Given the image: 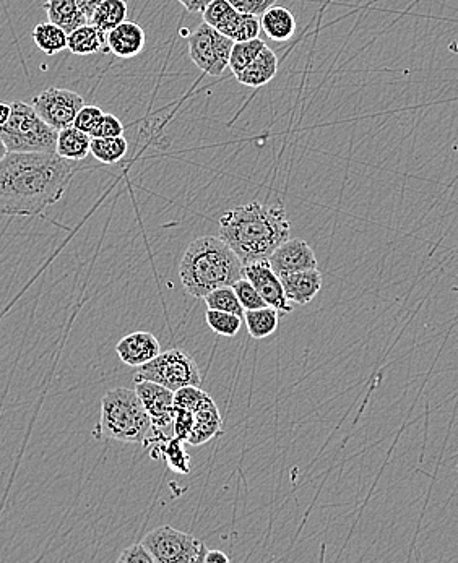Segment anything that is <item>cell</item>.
Returning a JSON list of instances; mask_svg holds the SVG:
<instances>
[{"label":"cell","instance_id":"37","mask_svg":"<svg viewBox=\"0 0 458 563\" xmlns=\"http://www.w3.org/2000/svg\"><path fill=\"white\" fill-rule=\"evenodd\" d=\"M124 135V124H122L119 117L114 114H104L101 119L100 125L96 127L95 132L91 135L93 137H121Z\"/></svg>","mask_w":458,"mask_h":563},{"label":"cell","instance_id":"21","mask_svg":"<svg viewBox=\"0 0 458 563\" xmlns=\"http://www.w3.org/2000/svg\"><path fill=\"white\" fill-rule=\"evenodd\" d=\"M106 36L108 35L98 30L95 25L87 23L69 33L67 49L75 56H91L96 52H109Z\"/></svg>","mask_w":458,"mask_h":563},{"label":"cell","instance_id":"1","mask_svg":"<svg viewBox=\"0 0 458 563\" xmlns=\"http://www.w3.org/2000/svg\"><path fill=\"white\" fill-rule=\"evenodd\" d=\"M77 169V161L64 160L56 151H9L0 161V215H41L64 197Z\"/></svg>","mask_w":458,"mask_h":563},{"label":"cell","instance_id":"29","mask_svg":"<svg viewBox=\"0 0 458 563\" xmlns=\"http://www.w3.org/2000/svg\"><path fill=\"white\" fill-rule=\"evenodd\" d=\"M205 320H207L208 327L212 328L213 333L226 336V338H233L241 330L242 317L229 314V312L208 309L207 314H205Z\"/></svg>","mask_w":458,"mask_h":563},{"label":"cell","instance_id":"27","mask_svg":"<svg viewBox=\"0 0 458 563\" xmlns=\"http://www.w3.org/2000/svg\"><path fill=\"white\" fill-rule=\"evenodd\" d=\"M264 46L265 43L260 38L234 43L231 56H229V70L233 72L234 77L254 61L257 54L264 49Z\"/></svg>","mask_w":458,"mask_h":563},{"label":"cell","instance_id":"9","mask_svg":"<svg viewBox=\"0 0 458 563\" xmlns=\"http://www.w3.org/2000/svg\"><path fill=\"white\" fill-rule=\"evenodd\" d=\"M31 106L38 112L39 117L52 129H65L74 125L78 111L85 106V99L75 91L64 90V88H49L39 93Z\"/></svg>","mask_w":458,"mask_h":563},{"label":"cell","instance_id":"20","mask_svg":"<svg viewBox=\"0 0 458 563\" xmlns=\"http://www.w3.org/2000/svg\"><path fill=\"white\" fill-rule=\"evenodd\" d=\"M91 135L77 129L75 125L59 130L57 134L56 153L69 161L85 160L90 155Z\"/></svg>","mask_w":458,"mask_h":563},{"label":"cell","instance_id":"8","mask_svg":"<svg viewBox=\"0 0 458 563\" xmlns=\"http://www.w3.org/2000/svg\"><path fill=\"white\" fill-rule=\"evenodd\" d=\"M189 57L204 74L220 77L229 67L234 41L213 26L200 23L187 41Z\"/></svg>","mask_w":458,"mask_h":563},{"label":"cell","instance_id":"42","mask_svg":"<svg viewBox=\"0 0 458 563\" xmlns=\"http://www.w3.org/2000/svg\"><path fill=\"white\" fill-rule=\"evenodd\" d=\"M10 114H12V104L0 103V125L9 121Z\"/></svg>","mask_w":458,"mask_h":563},{"label":"cell","instance_id":"31","mask_svg":"<svg viewBox=\"0 0 458 563\" xmlns=\"http://www.w3.org/2000/svg\"><path fill=\"white\" fill-rule=\"evenodd\" d=\"M184 443L178 437L169 440L163 450V460L166 461L169 469H173L174 473L189 474L191 473V456L187 455Z\"/></svg>","mask_w":458,"mask_h":563},{"label":"cell","instance_id":"39","mask_svg":"<svg viewBox=\"0 0 458 563\" xmlns=\"http://www.w3.org/2000/svg\"><path fill=\"white\" fill-rule=\"evenodd\" d=\"M178 2L184 5L187 12L204 13V10L212 4L213 0H178Z\"/></svg>","mask_w":458,"mask_h":563},{"label":"cell","instance_id":"13","mask_svg":"<svg viewBox=\"0 0 458 563\" xmlns=\"http://www.w3.org/2000/svg\"><path fill=\"white\" fill-rule=\"evenodd\" d=\"M145 43H147V36H145L142 26L139 23L129 22V20L116 26L106 36L108 51L121 59H132V57L139 56L145 48Z\"/></svg>","mask_w":458,"mask_h":563},{"label":"cell","instance_id":"30","mask_svg":"<svg viewBox=\"0 0 458 563\" xmlns=\"http://www.w3.org/2000/svg\"><path fill=\"white\" fill-rule=\"evenodd\" d=\"M236 13H238V10L234 9L228 0H213L212 4L208 5L202 13V17H204V22L207 25L213 26L215 30L223 33L228 28L229 23L233 22Z\"/></svg>","mask_w":458,"mask_h":563},{"label":"cell","instance_id":"28","mask_svg":"<svg viewBox=\"0 0 458 563\" xmlns=\"http://www.w3.org/2000/svg\"><path fill=\"white\" fill-rule=\"evenodd\" d=\"M204 301L208 309L229 312V314L239 315V317H244V312H246V310L242 309L241 302H239L238 296L234 293L233 286L215 289V291L208 293L204 297Z\"/></svg>","mask_w":458,"mask_h":563},{"label":"cell","instance_id":"12","mask_svg":"<svg viewBox=\"0 0 458 563\" xmlns=\"http://www.w3.org/2000/svg\"><path fill=\"white\" fill-rule=\"evenodd\" d=\"M116 353L126 366L137 369L161 353L160 341L150 331H134L117 343Z\"/></svg>","mask_w":458,"mask_h":563},{"label":"cell","instance_id":"34","mask_svg":"<svg viewBox=\"0 0 458 563\" xmlns=\"http://www.w3.org/2000/svg\"><path fill=\"white\" fill-rule=\"evenodd\" d=\"M104 112L101 111L98 106H83L80 111H78L77 117H75L74 125L77 129L82 130L85 134L93 135L96 127L100 125L101 119H103Z\"/></svg>","mask_w":458,"mask_h":563},{"label":"cell","instance_id":"16","mask_svg":"<svg viewBox=\"0 0 458 563\" xmlns=\"http://www.w3.org/2000/svg\"><path fill=\"white\" fill-rule=\"evenodd\" d=\"M277 74V54L265 44L264 49L257 54L254 61L236 75V80L241 85L249 86V88H260V86L272 82L273 78L277 77Z\"/></svg>","mask_w":458,"mask_h":563},{"label":"cell","instance_id":"32","mask_svg":"<svg viewBox=\"0 0 458 563\" xmlns=\"http://www.w3.org/2000/svg\"><path fill=\"white\" fill-rule=\"evenodd\" d=\"M233 289L236 296H238L239 302H241L242 309L255 310L267 306L264 297L260 296L254 284L247 280V278H244V276L233 284Z\"/></svg>","mask_w":458,"mask_h":563},{"label":"cell","instance_id":"23","mask_svg":"<svg viewBox=\"0 0 458 563\" xmlns=\"http://www.w3.org/2000/svg\"><path fill=\"white\" fill-rule=\"evenodd\" d=\"M127 12L126 0H104L91 15L90 23L108 35L109 31L126 22Z\"/></svg>","mask_w":458,"mask_h":563},{"label":"cell","instance_id":"3","mask_svg":"<svg viewBox=\"0 0 458 563\" xmlns=\"http://www.w3.org/2000/svg\"><path fill=\"white\" fill-rule=\"evenodd\" d=\"M244 276V265L220 236H204L189 244L179 278L187 293L204 299L215 289L233 286Z\"/></svg>","mask_w":458,"mask_h":563},{"label":"cell","instance_id":"15","mask_svg":"<svg viewBox=\"0 0 458 563\" xmlns=\"http://www.w3.org/2000/svg\"><path fill=\"white\" fill-rule=\"evenodd\" d=\"M194 417V429L187 439V443H191L192 447L205 445V443L223 434L221 414L212 396H208L207 400L195 409Z\"/></svg>","mask_w":458,"mask_h":563},{"label":"cell","instance_id":"40","mask_svg":"<svg viewBox=\"0 0 458 563\" xmlns=\"http://www.w3.org/2000/svg\"><path fill=\"white\" fill-rule=\"evenodd\" d=\"M104 2V0H77V4L80 5V9L83 10V13L87 15L88 20H90L91 15L95 13V10L98 9V5Z\"/></svg>","mask_w":458,"mask_h":563},{"label":"cell","instance_id":"26","mask_svg":"<svg viewBox=\"0 0 458 563\" xmlns=\"http://www.w3.org/2000/svg\"><path fill=\"white\" fill-rule=\"evenodd\" d=\"M260 31H262V26H260L259 17L238 12L233 18V22L229 23L228 28L223 31V35L233 39L234 43H241V41L259 38Z\"/></svg>","mask_w":458,"mask_h":563},{"label":"cell","instance_id":"4","mask_svg":"<svg viewBox=\"0 0 458 563\" xmlns=\"http://www.w3.org/2000/svg\"><path fill=\"white\" fill-rule=\"evenodd\" d=\"M152 417L135 390L116 388L101 400V417L96 437L122 443H142Z\"/></svg>","mask_w":458,"mask_h":563},{"label":"cell","instance_id":"43","mask_svg":"<svg viewBox=\"0 0 458 563\" xmlns=\"http://www.w3.org/2000/svg\"><path fill=\"white\" fill-rule=\"evenodd\" d=\"M9 155V150L5 147L4 140L0 138V161L4 160L5 156Z\"/></svg>","mask_w":458,"mask_h":563},{"label":"cell","instance_id":"5","mask_svg":"<svg viewBox=\"0 0 458 563\" xmlns=\"http://www.w3.org/2000/svg\"><path fill=\"white\" fill-rule=\"evenodd\" d=\"M57 134L33 106L23 101H13L9 121L0 125V138L10 153H52L56 151Z\"/></svg>","mask_w":458,"mask_h":563},{"label":"cell","instance_id":"36","mask_svg":"<svg viewBox=\"0 0 458 563\" xmlns=\"http://www.w3.org/2000/svg\"><path fill=\"white\" fill-rule=\"evenodd\" d=\"M229 4L233 5L234 9L247 15H255V17H262L270 7L277 5L278 0H228Z\"/></svg>","mask_w":458,"mask_h":563},{"label":"cell","instance_id":"18","mask_svg":"<svg viewBox=\"0 0 458 563\" xmlns=\"http://www.w3.org/2000/svg\"><path fill=\"white\" fill-rule=\"evenodd\" d=\"M44 10L48 13L49 22L61 26L67 35L90 23L77 0H46Z\"/></svg>","mask_w":458,"mask_h":563},{"label":"cell","instance_id":"35","mask_svg":"<svg viewBox=\"0 0 458 563\" xmlns=\"http://www.w3.org/2000/svg\"><path fill=\"white\" fill-rule=\"evenodd\" d=\"M194 413L189 409L176 408L174 406V435L182 442L187 443L192 429H194Z\"/></svg>","mask_w":458,"mask_h":563},{"label":"cell","instance_id":"41","mask_svg":"<svg viewBox=\"0 0 458 563\" xmlns=\"http://www.w3.org/2000/svg\"><path fill=\"white\" fill-rule=\"evenodd\" d=\"M205 562L207 563H217V562H229L228 555L221 551H208L207 557H205Z\"/></svg>","mask_w":458,"mask_h":563},{"label":"cell","instance_id":"2","mask_svg":"<svg viewBox=\"0 0 458 563\" xmlns=\"http://www.w3.org/2000/svg\"><path fill=\"white\" fill-rule=\"evenodd\" d=\"M290 234V218L281 203L251 202L226 211L220 218V237L242 265L268 260Z\"/></svg>","mask_w":458,"mask_h":563},{"label":"cell","instance_id":"25","mask_svg":"<svg viewBox=\"0 0 458 563\" xmlns=\"http://www.w3.org/2000/svg\"><path fill=\"white\" fill-rule=\"evenodd\" d=\"M67 38L69 35L62 30L61 26L51 22L39 23L33 30L36 46L48 56H54L57 52L67 49Z\"/></svg>","mask_w":458,"mask_h":563},{"label":"cell","instance_id":"11","mask_svg":"<svg viewBox=\"0 0 458 563\" xmlns=\"http://www.w3.org/2000/svg\"><path fill=\"white\" fill-rule=\"evenodd\" d=\"M268 263L278 276L291 275L296 271L314 270L317 258L311 245L304 239H288L268 257Z\"/></svg>","mask_w":458,"mask_h":563},{"label":"cell","instance_id":"33","mask_svg":"<svg viewBox=\"0 0 458 563\" xmlns=\"http://www.w3.org/2000/svg\"><path fill=\"white\" fill-rule=\"evenodd\" d=\"M208 393L200 390L195 385H187V387L179 388L174 392V406L176 408L189 409L194 413L200 404L204 403L208 398Z\"/></svg>","mask_w":458,"mask_h":563},{"label":"cell","instance_id":"14","mask_svg":"<svg viewBox=\"0 0 458 563\" xmlns=\"http://www.w3.org/2000/svg\"><path fill=\"white\" fill-rule=\"evenodd\" d=\"M281 284L285 289L286 297L291 304L307 306L314 301V297L322 289V273L317 268L314 270L296 271L291 275L281 276Z\"/></svg>","mask_w":458,"mask_h":563},{"label":"cell","instance_id":"17","mask_svg":"<svg viewBox=\"0 0 458 563\" xmlns=\"http://www.w3.org/2000/svg\"><path fill=\"white\" fill-rule=\"evenodd\" d=\"M135 392L147 408L150 417L165 416L174 411V392L160 383L135 380Z\"/></svg>","mask_w":458,"mask_h":563},{"label":"cell","instance_id":"6","mask_svg":"<svg viewBox=\"0 0 458 563\" xmlns=\"http://www.w3.org/2000/svg\"><path fill=\"white\" fill-rule=\"evenodd\" d=\"M135 380H150L176 392L187 385L200 387L202 375L191 354L182 349H169L147 364L137 367Z\"/></svg>","mask_w":458,"mask_h":563},{"label":"cell","instance_id":"19","mask_svg":"<svg viewBox=\"0 0 458 563\" xmlns=\"http://www.w3.org/2000/svg\"><path fill=\"white\" fill-rule=\"evenodd\" d=\"M260 26L268 38L277 43H285L293 38L298 23L290 10L281 5H273L260 17Z\"/></svg>","mask_w":458,"mask_h":563},{"label":"cell","instance_id":"24","mask_svg":"<svg viewBox=\"0 0 458 563\" xmlns=\"http://www.w3.org/2000/svg\"><path fill=\"white\" fill-rule=\"evenodd\" d=\"M129 151L126 137H93L90 153L103 164H116L124 160Z\"/></svg>","mask_w":458,"mask_h":563},{"label":"cell","instance_id":"7","mask_svg":"<svg viewBox=\"0 0 458 563\" xmlns=\"http://www.w3.org/2000/svg\"><path fill=\"white\" fill-rule=\"evenodd\" d=\"M143 546L152 552L156 563H204L208 552L200 539L168 525L150 531Z\"/></svg>","mask_w":458,"mask_h":563},{"label":"cell","instance_id":"10","mask_svg":"<svg viewBox=\"0 0 458 563\" xmlns=\"http://www.w3.org/2000/svg\"><path fill=\"white\" fill-rule=\"evenodd\" d=\"M244 278L254 284L260 296L264 297L267 306L277 309L280 314L293 312V304L288 301L280 276L270 267L268 260L247 263L244 265Z\"/></svg>","mask_w":458,"mask_h":563},{"label":"cell","instance_id":"38","mask_svg":"<svg viewBox=\"0 0 458 563\" xmlns=\"http://www.w3.org/2000/svg\"><path fill=\"white\" fill-rule=\"evenodd\" d=\"M119 563H156L155 557H153L152 552L148 551L147 547L143 546V542L140 544H134V546L127 547L122 551L117 559Z\"/></svg>","mask_w":458,"mask_h":563},{"label":"cell","instance_id":"22","mask_svg":"<svg viewBox=\"0 0 458 563\" xmlns=\"http://www.w3.org/2000/svg\"><path fill=\"white\" fill-rule=\"evenodd\" d=\"M242 319L246 322L247 331L254 340H264L278 330L280 312L273 307L265 306L262 309L246 310Z\"/></svg>","mask_w":458,"mask_h":563}]
</instances>
